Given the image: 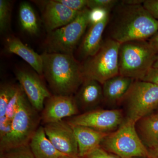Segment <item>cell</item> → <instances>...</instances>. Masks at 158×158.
<instances>
[{
    "label": "cell",
    "instance_id": "1",
    "mask_svg": "<svg viewBox=\"0 0 158 158\" xmlns=\"http://www.w3.org/2000/svg\"><path fill=\"white\" fill-rule=\"evenodd\" d=\"M110 26V39L120 43L147 40L158 30V20L143 4L119 2L114 8Z\"/></svg>",
    "mask_w": 158,
    "mask_h": 158
},
{
    "label": "cell",
    "instance_id": "2",
    "mask_svg": "<svg viewBox=\"0 0 158 158\" xmlns=\"http://www.w3.org/2000/svg\"><path fill=\"white\" fill-rule=\"evenodd\" d=\"M43 76L57 95L72 96L85 80L82 65L73 54L49 53L41 54Z\"/></svg>",
    "mask_w": 158,
    "mask_h": 158
},
{
    "label": "cell",
    "instance_id": "3",
    "mask_svg": "<svg viewBox=\"0 0 158 158\" xmlns=\"http://www.w3.org/2000/svg\"><path fill=\"white\" fill-rule=\"evenodd\" d=\"M158 54V51L147 40L121 44L118 56L119 74L142 81L152 68Z\"/></svg>",
    "mask_w": 158,
    "mask_h": 158
},
{
    "label": "cell",
    "instance_id": "4",
    "mask_svg": "<svg viewBox=\"0 0 158 158\" xmlns=\"http://www.w3.org/2000/svg\"><path fill=\"white\" fill-rule=\"evenodd\" d=\"M38 113L31 104L23 89L18 109L12 120L11 132L0 140L1 154L29 144L39 127L41 118Z\"/></svg>",
    "mask_w": 158,
    "mask_h": 158
},
{
    "label": "cell",
    "instance_id": "5",
    "mask_svg": "<svg viewBox=\"0 0 158 158\" xmlns=\"http://www.w3.org/2000/svg\"><path fill=\"white\" fill-rule=\"evenodd\" d=\"M135 123L125 119L116 131L105 137L100 147L120 158L149 157L148 149L138 135Z\"/></svg>",
    "mask_w": 158,
    "mask_h": 158
},
{
    "label": "cell",
    "instance_id": "6",
    "mask_svg": "<svg viewBox=\"0 0 158 158\" xmlns=\"http://www.w3.org/2000/svg\"><path fill=\"white\" fill-rule=\"evenodd\" d=\"M121 103L125 119L136 123L151 115L158 107V86L151 82L135 80Z\"/></svg>",
    "mask_w": 158,
    "mask_h": 158
},
{
    "label": "cell",
    "instance_id": "7",
    "mask_svg": "<svg viewBox=\"0 0 158 158\" xmlns=\"http://www.w3.org/2000/svg\"><path fill=\"white\" fill-rule=\"evenodd\" d=\"M120 44L110 38L103 40L98 52L82 65L85 80H95L102 85L109 79L119 75Z\"/></svg>",
    "mask_w": 158,
    "mask_h": 158
},
{
    "label": "cell",
    "instance_id": "8",
    "mask_svg": "<svg viewBox=\"0 0 158 158\" xmlns=\"http://www.w3.org/2000/svg\"><path fill=\"white\" fill-rule=\"evenodd\" d=\"M90 9L80 11L73 21L66 25L48 32L45 41L48 52L73 54L87 27L89 25Z\"/></svg>",
    "mask_w": 158,
    "mask_h": 158
},
{
    "label": "cell",
    "instance_id": "9",
    "mask_svg": "<svg viewBox=\"0 0 158 158\" xmlns=\"http://www.w3.org/2000/svg\"><path fill=\"white\" fill-rule=\"evenodd\" d=\"M125 117L120 109H95L78 114L66 121L71 126H84L102 132L115 131L123 123Z\"/></svg>",
    "mask_w": 158,
    "mask_h": 158
},
{
    "label": "cell",
    "instance_id": "10",
    "mask_svg": "<svg viewBox=\"0 0 158 158\" xmlns=\"http://www.w3.org/2000/svg\"><path fill=\"white\" fill-rule=\"evenodd\" d=\"M47 137L58 151L72 158L78 157V149L72 127L62 120L44 125Z\"/></svg>",
    "mask_w": 158,
    "mask_h": 158
},
{
    "label": "cell",
    "instance_id": "11",
    "mask_svg": "<svg viewBox=\"0 0 158 158\" xmlns=\"http://www.w3.org/2000/svg\"><path fill=\"white\" fill-rule=\"evenodd\" d=\"M15 75L31 104L38 112H42L44 101L52 95L39 75L30 71L19 69L16 71Z\"/></svg>",
    "mask_w": 158,
    "mask_h": 158
},
{
    "label": "cell",
    "instance_id": "12",
    "mask_svg": "<svg viewBox=\"0 0 158 158\" xmlns=\"http://www.w3.org/2000/svg\"><path fill=\"white\" fill-rule=\"evenodd\" d=\"M79 111L72 96L54 94L46 100L40 118L45 125L76 116Z\"/></svg>",
    "mask_w": 158,
    "mask_h": 158
},
{
    "label": "cell",
    "instance_id": "13",
    "mask_svg": "<svg viewBox=\"0 0 158 158\" xmlns=\"http://www.w3.org/2000/svg\"><path fill=\"white\" fill-rule=\"evenodd\" d=\"M34 2L41 6L43 20L48 32L68 24L77 17L80 12L71 10L57 0Z\"/></svg>",
    "mask_w": 158,
    "mask_h": 158
},
{
    "label": "cell",
    "instance_id": "14",
    "mask_svg": "<svg viewBox=\"0 0 158 158\" xmlns=\"http://www.w3.org/2000/svg\"><path fill=\"white\" fill-rule=\"evenodd\" d=\"M74 98L79 110L84 113L96 109L103 101L102 84L95 80L85 79Z\"/></svg>",
    "mask_w": 158,
    "mask_h": 158
},
{
    "label": "cell",
    "instance_id": "15",
    "mask_svg": "<svg viewBox=\"0 0 158 158\" xmlns=\"http://www.w3.org/2000/svg\"><path fill=\"white\" fill-rule=\"evenodd\" d=\"M110 14L102 20L90 25L79 47L80 56L84 59L93 56L98 52L102 44V35L109 23Z\"/></svg>",
    "mask_w": 158,
    "mask_h": 158
},
{
    "label": "cell",
    "instance_id": "16",
    "mask_svg": "<svg viewBox=\"0 0 158 158\" xmlns=\"http://www.w3.org/2000/svg\"><path fill=\"white\" fill-rule=\"evenodd\" d=\"M134 81L119 74L105 81L102 85L103 101L113 106L121 103Z\"/></svg>",
    "mask_w": 158,
    "mask_h": 158
},
{
    "label": "cell",
    "instance_id": "17",
    "mask_svg": "<svg viewBox=\"0 0 158 158\" xmlns=\"http://www.w3.org/2000/svg\"><path fill=\"white\" fill-rule=\"evenodd\" d=\"M72 127L77 143L78 157L81 158L100 147L102 141L109 134L86 127Z\"/></svg>",
    "mask_w": 158,
    "mask_h": 158
},
{
    "label": "cell",
    "instance_id": "18",
    "mask_svg": "<svg viewBox=\"0 0 158 158\" xmlns=\"http://www.w3.org/2000/svg\"><path fill=\"white\" fill-rule=\"evenodd\" d=\"M6 48L9 53L17 55L28 63L40 76L43 75V59L33 49L25 45L19 39L14 36L6 40Z\"/></svg>",
    "mask_w": 158,
    "mask_h": 158
},
{
    "label": "cell",
    "instance_id": "19",
    "mask_svg": "<svg viewBox=\"0 0 158 158\" xmlns=\"http://www.w3.org/2000/svg\"><path fill=\"white\" fill-rule=\"evenodd\" d=\"M29 144L35 158H72L56 148L47 137L42 126L37 129Z\"/></svg>",
    "mask_w": 158,
    "mask_h": 158
},
{
    "label": "cell",
    "instance_id": "20",
    "mask_svg": "<svg viewBox=\"0 0 158 158\" xmlns=\"http://www.w3.org/2000/svg\"><path fill=\"white\" fill-rule=\"evenodd\" d=\"M137 132L148 149L158 148V115H151L135 123Z\"/></svg>",
    "mask_w": 158,
    "mask_h": 158
},
{
    "label": "cell",
    "instance_id": "21",
    "mask_svg": "<svg viewBox=\"0 0 158 158\" xmlns=\"http://www.w3.org/2000/svg\"><path fill=\"white\" fill-rule=\"evenodd\" d=\"M19 19L22 28L31 35H36L39 31L37 15L32 6L27 2L20 5Z\"/></svg>",
    "mask_w": 158,
    "mask_h": 158
},
{
    "label": "cell",
    "instance_id": "22",
    "mask_svg": "<svg viewBox=\"0 0 158 158\" xmlns=\"http://www.w3.org/2000/svg\"><path fill=\"white\" fill-rule=\"evenodd\" d=\"M17 85L5 83L0 88V117L6 115V108L16 91Z\"/></svg>",
    "mask_w": 158,
    "mask_h": 158
},
{
    "label": "cell",
    "instance_id": "23",
    "mask_svg": "<svg viewBox=\"0 0 158 158\" xmlns=\"http://www.w3.org/2000/svg\"><path fill=\"white\" fill-rule=\"evenodd\" d=\"M11 5L7 0H0V30L1 33L9 29L11 20Z\"/></svg>",
    "mask_w": 158,
    "mask_h": 158
},
{
    "label": "cell",
    "instance_id": "24",
    "mask_svg": "<svg viewBox=\"0 0 158 158\" xmlns=\"http://www.w3.org/2000/svg\"><path fill=\"white\" fill-rule=\"evenodd\" d=\"M1 155L6 158H35L29 144L11 148Z\"/></svg>",
    "mask_w": 158,
    "mask_h": 158
},
{
    "label": "cell",
    "instance_id": "25",
    "mask_svg": "<svg viewBox=\"0 0 158 158\" xmlns=\"http://www.w3.org/2000/svg\"><path fill=\"white\" fill-rule=\"evenodd\" d=\"M23 88L20 85H17L16 91L12 97L6 108V115L9 120L12 121L14 118L19 106L20 98Z\"/></svg>",
    "mask_w": 158,
    "mask_h": 158
},
{
    "label": "cell",
    "instance_id": "26",
    "mask_svg": "<svg viewBox=\"0 0 158 158\" xmlns=\"http://www.w3.org/2000/svg\"><path fill=\"white\" fill-rule=\"evenodd\" d=\"M119 2L117 0H88V8L90 9H100L111 11Z\"/></svg>",
    "mask_w": 158,
    "mask_h": 158
},
{
    "label": "cell",
    "instance_id": "27",
    "mask_svg": "<svg viewBox=\"0 0 158 158\" xmlns=\"http://www.w3.org/2000/svg\"><path fill=\"white\" fill-rule=\"evenodd\" d=\"M71 10L81 11L88 8V0H57Z\"/></svg>",
    "mask_w": 158,
    "mask_h": 158
},
{
    "label": "cell",
    "instance_id": "28",
    "mask_svg": "<svg viewBox=\"0 0 158 158\" xmlns=\"http://www.w3.org/2000/svg\"><path fill=\"white\" fill-rule=\"evenodd\" d=\"M110 11L103 9H90L89 14V25L102 20L108 14H110Z\"/></svg>",
    "mask_w": 158,
    "mask_h": 158
},
{
    "label": "cell",
    "instance_id": "29",
    "mask_svg": "<svg viewBox=\"0 0 158 158\" xmlns=\"http://www.w3.org/2000/svg\"><path fill=\"white\" fill-rule=\"evenodd\" d=\"M82 158H120L102 147L96 148Z\"/></svg>",
    "mask_w": 158,
    "mask_h": 158
},
{
    "label": "cell",
    "instance_id": "30",
    "mask_svg": "<svg viewBox=\"0 0 158 158\" xmlns=\"http://www.w3.org/2000/svg\"><path fill=\"white\" fill-rule=\"evenodd\" d=\"M12 121L6 116L0 117V140L9 135L11 132Z\"/></svg>",
    "mask_w": 158,
    "mask_h": 158
},
{
    "label": "cell",
    "instance_id": "31",
    "mask_svg": "<svg viewBox=\"0 0 158 158\" xmlns=\"http://www.w3.org/2000/svg\"><path fill=\"white\" fill-rule=\"evenodd\" d=\"M144 8L158 20V0H145L143 4Z\"/></svg>",
    "mask_w": 158,
    "mask_h": 158
},
{
    "label": "cell",
    "instance_id": "32",
    "mask_svg": "<svg viewBox=\"0 0 158 158\" xmlns=\"http://www.w3.org/2000/svg\"><path fill=\"white\" fill-rule=\"evenodd\" d=\"M142 81L151 82L158 86V69L152 68Z\"/></svg>",
    "mask_w": 158,
    "mask_h": 158
},
{
    "label": "cell",
    "instance_id": "33",
    "mask_svg": "<svg viewBox=\"0 0 158 158\" xmlns=\"http://www.w3.org/2000/svg\"><path fill=\"white\" fill-rule=\"evenodd\" d=\"M148 41L152 46L158 52V30L154 35L148 39Z\"/></svg>",
    "mask_w": 158,
    "mask_h": 158
},
{
    "label": "cell",
    "instance_id": "34",
    "mask_svg": "<svg viewBox=\"0 0 158 158\" xmlns=\"http://www.w3.org/2000/svg\"><path fill=\"white\" fill-rule=\"evenodd\" d=\"M149 156L150 158H158V148L148 149Z\"/></svg>",
    "mask_w": 158,
    "mask_h": 158
},
{
    "label": "cell",
    "instance_id": "35",
    "mask_svg": "<svg viewBox=\"0 0 158 158\" xmlns=\"http://www.w3.org/2000/svg\"><path fill=\"white\" fill-rule=\"evenodd\" d=\"M153 68L158 69V54L157 56L156 59L154 63L152 66Z\"/></svg>",
    "mask_w": 158,
    "mask_h": 158
},
{
    "label": "cell",
    "instance_id": "36",
    "mask_svg": "<svg viewBox=\"0 0 158 158\" xmlns=\"http://www.w3.org/2000/svg\"><path fill=\"white\" fill-rule=\"evenodd\" d=\"M134 158H150L149 157H136Z\"/></svg>",
    "mask_w": 158,
    "mask_h": 158
},
{
    "label": "cell",
    "instance_id": "37",
    "mask_svg": "<svg viewBox=\"0 0 158 158\" xmlns=\"http://www.w3.org/2000/svg\"><path fill=\"white\" fill-rule=\"evenodd\" d=\"M1 158H6L2 156H1Z\"/></svg>",
    "mask_w": 158,
    "mask_h": 158
},
{
    "label": "cell",
    "instance_id": "38",
    "mask_svg": "<svg viewBox=\"0 0 158 158\" xmlns=\"http://www.w3.org/2000/svg\"><path fill=\"white\" fill-rule=\"evenodd\" d=\"M80 158V157H77V158Z\"/></svg>",
    "mask_w": 158,
    "mask_h": 158
},
{
    "label": "cell",
    "instance_id": "39",
    "mask_svg": "<svg viewBox=\"0 0 158 158\" xmlns=\"http://www.w3.org/2000/svg\"><path fill=\"white\" fill-rule=\"evenodd\" d=\"M157 114V115H158V113H157V114Z\"/></svg>",
    "mask_w": 158,
    "mask_h": 158
}]
</instances>
